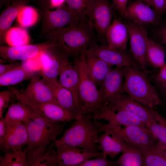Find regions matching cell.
<instances>
[{"instance_id": "cell-8", "label": "cell", "mask_w": 166, "mask_h": 166, "mask_svg": "<svg viewBox=\"0 0 166 166\" xmlns=\"http://www.w3.org/2000/svg\"><path fill=\"white\" fill-rule=\"evenodd\" d=\"M113 6L109 0H93L87 10L88 21L97 33L98 40L105 43L111 24Z\"/></svg>"}, {"instance_id": "cell-29", "label": "cell", "mask_w": 166, "mask_h": 166, "mask_svg": "<svg viewBox=\"0 0 166 166\" xmlns=\"http://www.w3.org/2000/svg\"><path fill=\"white\" fill-rule=\"evenodd\" d=\"M148 64L156 68L166 65L165 54L162 47L153 40L148 38L146 51Z\"/></svg>"}, {"instance_id": "cell-20", "label": "cell", "mask_w": 166, "mask_h": 166, "mask_svg": "<svg viewBox=\"0 0 166 166\" xmlns=\"http://www.w3.org/2000/svg\"><path fill=\"white\" fill-rule=\"evenodd\" d=\"M25 96L41 102H50L60 105L45 80L36 76L30 79L26 88L21 91Z\"/></svg>"}, {"instance_id": "cell-40", "label": "cell", "mask_w": 166, "mask_h": 166, "mask_svg": "<svg viewBox=\"0 0 166 166\" xmlns=\"http://www.w3.org/2000/svg\"><path fill=\"white\" fill-rule=\"evenodd\" d=\"M156 80L166 90V64L160 69L156 76Z\"/></svg>"}, {"instance_id": "cell-9", "label": "cell", "mask_w": 166, "mask_h": 166, "mask_svg": "<svg viewBox=\"0 0 166 166\" xmlns=\"http://www.w3.org/2000/svg\"><path fill=\"white\" fill-rule=\"evenodd\" d=\"M41 55L43 60L42 70V77L46 81L58 80L66 65L69 62V58L63 48L52 42Z\"/></svg>"}, {"instance_id": "cell-15", "label": "cell", "mask_w": 166, "mask_h": 166, "mask_svg": "<svg viewBox=\"0 0 166 166\" xmlns=\"http://www.w3.org/2000/svg\"><path fill=\"white\" fill-rule=\"evenodd\" d=\"M107 105L114 111L124 110L134 115L147 127L152 119L153 113L152 108L143 105L129 96L122 94Z\"/></svg>"}, {"instance_id": "cell-27", "label": "cell", "mask_w": 166, "mask_h": 166, "mask_svg": "<svg viewBox=\"0 0 166 166\" xmlns=\"http://www.w3.org/2000/svg\"><path fill=\"white\" fill-rule=\"evenodd\" d=\"M17 100V102L13 103L8 108L5 119L10 121L24 123L39 115L29 106Z\"/></svg>"}, {"instance_id": "cell-38", "label": "cell", "mask_w": 166, "mask_h": 166, "mask_svg": "<svg viewBox=\"0 0 166 166\" xmlns=\"http://www.w3.org/2000/svg\"><path fill=\"white\" fill-rule=\"evenodd\" d=\"M12 90L10 89L0 92V119L3 118V114L5 110L9 107L12 99L15 97Z\"/></svg>"}, {"instance_id": "cell-23", "label": "cell", "mask_w": 166, "mask_h": 166, "mask_svg": "<svg viewBox=\"0 0 166 166\" xmlns=\"http://www.w3.org/2000/svg\"><path fill=\"white\" fill-rule=\"evenodd\" d=\"M129 37L126 24L114 17L106 34L107 47L112 49H125Z\"/></svg>"}, {"instance_id": "cell-3", "label": "cell", "mask_w": 166, "mask_h": 166, "mask_svg": "<svg viewBox=\"0 0 166 166\" xmlns=\"http://www.w3.org/2000/svg\"><path fill=\"white\" fill-rule=\"evenodd\" d=\"M74 120L62 136L54 141L55 146L63 145L97 151L95 140L101 132L95 121L85 114Z\"/></svg>"}, {"instance_id": "cell-17", "label": "cell", "mask_w": 166, "mask_h": 166, "mask_svg": "<svg viewBox=\"0 0 166 166\" xmlns=\"http://www.w3.org/2000/svg\"><path fill=\"white\" fill-rule=\"evenodd\" d=\"M48 42L40 45L27 44L7 47L1 46L0 56L8 60H25L35 57L44 51L50 45Z\"/></svg>"}, {"instance_id": "cell-25", "label": "cell", "mask_w": 166, "mask_h": 166, "mask_svg": "<svg viewBox=\"0 0 166 166\" xmlns=\"http://www.w3.org/2000/svg\"><path fill=\"white\" fill-rule=\"evenodd\" d=\"M85 63L91 77L97 86L99 87L107 74L112 69V65L96 56L84 53Z\"/></svg>"}, {"instance_id": "cell-42", "label": "cell", "mask_w": 166, "mask_h": 166, "mask_svg": "<svg viewBox=\"0 0 166 166\" xmlns=\"http://www.w3.org/2000/svg\"><path fill=\"white\" fill-rule=\"evenodd\" d=\"M154 8L158 15L161 14L166 10V0H153Z\"/></svg>"}, {"instance_id": "cell-22", "label": "cell", "mask_w": 166, "mask_h": 166, "mask_svg": "<svg viewBox=\"0 0 166 166\" xmlns=\"http://www.w3.org/2000/svg\"><path fill=\"white\" fill-rule=\"evenodd\" d=\"M58 81L70 92L77 107L83 114H85L79 93L78 74L74 64L69 62L66 65L59 76Z\"/></svg>"}, {"instance_id": "cell-28", "label": "cell", "mask_w": 166, "mask_h": 166, "mask_svg": "<svg viewBox=\"0 0 166 166\" xmlns=\"http://www.w3.org/2000/svg\"><path fill=\"white\" fill-rule=\"evenodd\" d=\"M157 142L148 144L140 149L143 166H166V157Z\"/></svg>"}, {"instance_id": "cell-32", "label": "cell", "mask_w": 166, "mask_h": 166, "mask_svg": "<svg viewBox=\"0 0 166 166\" xmlns=\"http://www.w3.org/2000/svg\"><path fill=\"white\" fill-rule=\"evenodd\" d=\"M143 157L140 150L128 145L116 160V165L119 166H143Z\"/></svg>"}, {"instance_id": "cell-4", "label": "cell", "mask_w": 166, "mask_h": 166, "mask_svg": "<svg viewBox=\"0 0 166 166\" xmlns=\"http://www.w3.org/2000/svg\"><path fill=\"white\" fill-rule=\"evenodd\" d=\"M124 91L134 100L148 108H154L160 104L159 94L144 72L132 67H124Z\"/></svg>"}, {"instance_id": "cell-14", "label": "cell", "mask_w": 166, "mask_h": 166, "mask_svg": "<svg viewBox=\"0 0 166 166\" xmlns=\"http://www.w3.org/2000/svg\"><path fill=\"white\" fill-rule=\"evenodd\" d=\"M6 132L1 150L4 152L12 149L21 150L28 142L27 130L23 122L10 121L5 118Z\"/></svg>"}, {"instance_id": "cell-35", "label": "cell", "mask_w": 166, "mask_h": 166, "mask_svg": "<svg viewBox=\"0 0 166 166\" xmlns=\"http://www.w3.org/2000/svg\"><path fill=\"white\" fill-rule=\"evenodd\" d=\"M5 40L10 46L28 44L30 38L26 30L24 28L14 27L10 29L5 35Z\"/></svg>"}, {"instance_id": "cell-19", "label": "cell", "mask_w": 166, "mask_h": 166, "mask_svg": "<svg viewBox=\"0 0 166 166\" xmlns=\"http://www.w3.org/2000/svg\"><path fill=\"white\" fill-rule=\"evenodd\" d=\"M158 15L150 6L141 1L133 2L127 6L125 17L141 24H157Z\"/></svg>"}, {"instance_id": "cell-5", "label": "cell", "mask_w": 166, "mask_h": 166, "mask_svg": "<svg viewBox=\"0 0 166 166\" xmlns=\"http://www.w3.org/2000/svg\"><path fill=\"white\" fill-rule=\"evenodd\" d=\"M74 64L79 75L78 90L81 101L85 114L89 116L98 109L103 103L102 99L85 63L84 53L74 59Z\"/></svg>"}, {"instance_id": "cell-36", "label": "cell", "mask_w": 166, "mask_h": 166, "mask_svg": "<svg viewBox=\"0 0 166 166\" xmlns=\"http://www.w3.org/2000/svg\"><path fill=\"white\" fill-rule=\"evenodd\" d=\"M38 17V14L35 9L30 6H24L19 12L17 18L21 26L28 27L36 23Z\"/></svg>"}, {"instance_id": "cell-48", "label": "cell", "mask_w": 166, "mask_h": 166, "mask_svg": "<svg viewBox=\"0 0 166 166\" xmlns=\"http://www.w3.org/2000/svg\"></svg>"}, {"instance_id": "cell-1", "label": "cell", "mask_w": 166, "mask_h": 166, "mask_svg": "<svg viewBox=\"0 0 166 166\" xmlns=\"http://www.w3.org/2000/svg\"><path fill=\"white\" fill-rule=\"evenodd\" d=\"M50 41L59 45L69 57L75 58L98 44L94 30L88 21L59 28L49 34Z\"/></svg>"}, {"instance_id": "cell-30", "label": "cell", "mask_w": 166, "mask_h": 166, "mask_svg": "<svg viewBox=\"0 0 166 166\" xmlns=\"http://www.w3.org/2000/svg\"><path fill=\"white\" fill-rule=\"evenodd\" d=\"M153 116L147 126L158 142L166 144V119L152 108Z\"/></svg>"}, {"instance_id": "cell-2", "label": "cell", "mask_w": 166, "mask_h": 166, "mask_svg": "<svg viewBox=\"0 0 166 166\" xmlns=\"http://www.w3.org/2000/svg\"><path fill=\"white\" fill-rule=\"evenodd\" d=\"M66 123L52 121L39 115L24 123L28 135L26 155L29 161L43 152L56 140Z\"/></svg>"}, {"instance_id": "cell-6", "label": "cell", "mask_w": 166, "mask_h": 166, "mask_svg": "<svg viewBox=\"0 0 166 166\" xmlns=\"http://www.w3.org/2000/svg\"><path fill=\"white\" fill-rule=\"evenodd\" d=\"M8 87L12 91L18 100L29 106L38 115L51 121L66 122L79 118L83 115L69 112L54 103L39 101L30 98L11 86Z\"/></svg>"}, {"instance_id": "cell-34", "label": "cell", "mask_w": 166, "mask_h": 166, "mask_svg": "<svg viewBox=\"0 0 166 166\" xmlns=\"http://www.w3.org/2000/svg\"><path fill=\"white\" fill-rule=\"evenodd\" d=\"M54 141L52 142L43 152L29 161V166H57L56 150L53 149Z\"/></svg>"}, {"instance_id": "cell-31", "label": "cell", "mask_w": 166, "mask_h": 166, "mask_svg": "<svg viewBox=\"0 0 166 166\" xmlns=\"http://www.w3.org/2000/svg\"><path fill=\"white\" fill-rule=\"evenodd\" d=\"M26 151L10 150L4 152L0 157V166H29Z\"/></svg>"}, {"instance_id": "cell-43", "label": "cell", "mask_w": 166, "mask_h": 166, "mask_svg": "<svg viewBox=\"0 0 166 166\" xmlns=\"http://www.w3.org/2000/svg\"><path fill=\"white\" fill-rule=\"evenodd\" d=\"M20 64L17 63H11L0 64V76L11 71L19 66Z\"/></svg>"}, {"instance_id": "cell-47", "label": "cell", "mask_w": 166, "mask_h": 166, "mask_svg": "<svg viewBox=\"0 0 166 166\" xmlns=\"http://www.w3.org/2000/svg\"><path fill=\"white\" fill-rule=\"evenodd\" d=\"M140 1L144 2L146 3L149 6H152L154 7V4L153 0H140Z\"/></svg>"}, {"instance_id": "cell-44", "label": "cell", "mask_w": 166, "mask_h": 166, "mask_svg": "<svg viewBox=\"0 0 166 166\" xmlns=\"http://www.w3.org/2000/svg\"><path fill=\"white\" fill-rule=\"evenodd\" d=\"M0 147L3 144L6 132V125L4 118L0 119Z\"/></svg>"}, {"instance_id": "cell-10", "label": "cell", "mask_w": 166, "mask_h": 166, "mask_svg": "<svg viewBox=\"0 0 166 166\" xmlns=\"http://www.w3.org/2000/svg\"><path fill=\"white\" fill-rule=\"evenodd\" d=\"M126 24L129 32L132 56L140 69L147 74L148 63L146 58V51L148 38L146 28L144 25L132 21Z\"/></svg>"}, {"instance_id": "cell-26", "label": "cell", "mask_w": 166, "mask_h": 166, "mask_svg": "<svg viewBox=\"0 0 166 166\" xmlns=\"http://www.w3.org/2000/svg\"><path fill=\"white\" fill-rule=\"evenodd\" d=\"M36 72L26 64H20L11 71L0 76V86H11L31 79L36 76Z\"/></svg>"}, {"instance_id": "cell-7", "label": "cell", "mask_w": 166, "mask_h": 166, "mask_svg": "<svg viewBox=\"0 0 166 166\" xmlns=\"http://www.w3.org/2000/svg\"><path fill=\"white\" fill-rule=\"evenodd\" d=\"M98 125L101 132L105 129H111L128 145L140 150L148 144L157 141L151 131L145 126L132 125L122 127L121 126L100 122Z\"/></svg>"}, {"instance_id": "cell-16", "label": "cell", "mask_w": 166, "mask_h": 166, "mask_svg": "<svg viewBox=\"0 0 166 166\" xmlns=\"http://www.w3.org/2000/svg\"><path fill=\"white\" fill-rule=\"evenodd\" d=\"M93 116L94 121L104 120L113 124L124 126H145L138 117L131 113L124 110H120L116 113L107 105L104 103L101 104L98 109L93 114Z\"/></svg>"}, {"instance_id": "cell-21", "label": "cell", "mask_w": 166, "mask_h": 166, "mask_svg": "<svg viewBox=\"0 0 166 166\" xmlns=\"http://www.w3.org/2000/svg\"><path fill=\"white\" fill-rule=\"evenodd\" d=\"M47 18L50 33L59 28L81 22L75 10L68 6L64 5L54 10L49 11Z\"/></svg>"}, {"instance_id": "cell-12", "label": "cell", "mask_w": 166, "mask_h": 166, "mask_svg": "<svg viewBox=\"0 0 166 166\" xmlns=\"http://www.w3.org/2000/svg\"><path fill=\"white\" fill-rule=\"evenodd\" d=\"M124 67L112 68L99 86L98 90L103 103L109 104L124 91Z\"/></svg>"}, {"instance_id": "cell-37", "label": "cell", "mask_w": 166, "mask_h": 166, "mask_svg": "<svg viewBox=\"0 0 166 166\" xmlns=\"http://www.w3.org/2000/svg\"><path fill=\"white\" fill-rule=\"evenodd\" d=\"M93 0H66L68 6L78 15L82 23L87 21L86 13Z\"/></svg>"}, {"instance_id": "cell-45", "label": "cell", "mask_w": 166, "mask_h": 166, "mask_svg": "<svg viewBox=\"0 0 166 166\" xmlns=\"http://www.w3.org/2000/svg\"><path fill=\"white\" fill-rule=\"evenodd\" d=\"M158 34L161 42L166 45V23L161 26Z\"/></svg>"}, {"instance_id": "cell-18", "label": "cell", "mask_w": 166, "mask_h": 166, "mask_svg": "<svg viewBox=\"0 0 166 166\" xmlns=\"http://www.w3.org/2000/svg\"><path fill=\"white\" fill-rule=\"evenodd\" d=\"M103 133L97 138V149L111 158L114 159L127 148L128 144L120 136L110 129H105Z\"/></svg>"}, {"instance_id": "cell-11", "label": "cell", "mask_w": 166, "mask_h": 166, "mask_svg": "<svg viewBox=\"0 0 166 166\" xmlns=\"http://www.w3.org/2000/svg\"><path fill=\"white\" fill-rule=\"evenodd\" d=\"M84 53L98 57L112 66L132 67L140 69L133 57L125 49H110L105 43L89 49Z\"/></svg>"}, {"instance_id": "cell-39", "label": "cell", "mask_w": 166, "mask_h": 166, "mask_svg": "<svg viewBox=\"0 0 166 166\" xmlns=\"http://www.w3.org/2000/svg\"><path fill=\"white\" fill-rule=\"evenodd\" d=\"M107 157L100 156L90 159L80 164L79 166H116V160H108Z\"/></svg>"}, {"instance_id": "cell-41", "label": "cell", "mask_w": 166, "mask_h": 166, "mask_svg": "<svg viewBox=\"0 0 166 166\" xmlns=\"http://www.w3.org/2000/svg\"><path fill=\"white\" fill-rule=\"evenodd\" d=\"M113 6L123 16H125L128 0H112Z\"/></svg>"}, {"instance_id": "cell-33", "label": "cell", "mask_w": 166, "mask_h": 166, "mask_svg": "<svg viewBox=\"0 0 166 166\" xmlns=\"http://www.w3.org/2000/svg\"><path fill=\"white\" fill-rule=\"evenodd\" d=\"M24 6L23 2L19 1L18 3L16 2L10 6L1 14L0 17L1 36L5 33L6 34L21 10Z\"/></svg>"}, {"instance_id": "cell-46", "label": "cell", "mask_w": 166, "mask_h": 166, "mask_svg": "<svg viewBox=\"0 0 166 166\" xmlns=\"http://www.w3.org/2000/svg\"><path fill=\"white\" fill-rule=\"evenodd\" d=\"M50 1L51 6L57 8L64 5L66 0H50Z\"/></svg>"}, {"instance_id": "cell-24", "label": "cell", "mask_w": 166, "mask_h": 166, "mask_svg": "<svg viewBox=\"0 0 166 166\" xmlns=\"http://www.w3.org/2000/svg\"><path fill=\"white\" fill-rule=\"evenodd\" d=\"M45 81L61 106L73 113L83 115L76 105L71 93L60 84L58 80Z\"/></svg>"}, {"instance_id": "cell-13", "label": "cell", "mask_w": 166, "mask_h": 166, "mask_svg": "<svg viewBox=\"0 0 166 166\" xmlns=\"http://www.w3.org/2000/svg\"><path fill=\"white\" fill-rule=\"evenodd\" d=\"M57 148V166H79L81 164L93 157L107 156L103 152L92 151L75 147L55 146Z\"/></svg>"}]
</instances>
